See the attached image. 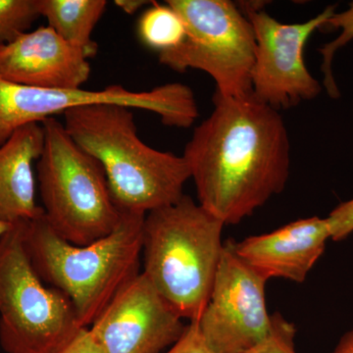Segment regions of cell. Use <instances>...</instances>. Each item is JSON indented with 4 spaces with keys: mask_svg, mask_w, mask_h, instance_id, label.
<instances>
[{
    "mask_svg": "<svg viewBox=\"0 0 353 353\" xmlns=\"http://www.w3.org/2000/svg\"><path fill=\"white\" fill-rule=\"evenodd\" d=\"M214 109L196 128L183 157L202 208L238 225L284 190L290 141L284 118L255 99L214 94Z\"/></svg>",
    "mask_w": 353,
    "mask_h": 353,
    "instance_id": "6da1fadb",
    "label": "cell"
},
{
    "mask_svg": "<svg viewBox=\"0 0 353 353\" xmlns=\"http://www.w3.org/2000/svg\"><path fill=\"white\" fill-rule=\"evenodd\" d=\"M63 116L69 136L101 163L121 212L148 214L182 199L190 179L185 158L143 143L132 109L88 104Z\"/></svg>",
    "mask_w": 353,
    "mask_h": 353,
    "instance_id": "7a4b0ae2",
    "label": "cell"
},
{
    "mask_svg": "<svg viewBox=\"0 0 353 353\" xmlns=\"http://www.w3.org/2000/svg\"><path fill=\"white\" fill-rule=\"evenodd\" d=\"M145 215L122 212L112 233L87 245H72L58 236L44 213L25 221V248L32 266L46 284L69 297L85 328L141 273Z\"/></svg>",
    "mask_w": 353,
    "mask_h": 353,
    "instance_id": "3957f363",
    "label": "cell"
},
{
    "mask_svg": "<svg viewBox=\"0 0 353 353\" xmlns=\"http://www.w3.org/2000/svg\"><path fill=\"white\" fill-rule=\"evenodd\" d=\"M224 226L185 194L145 215L143 273L182 319L199 321L208 305Z\"/></svg>",
    "mask_w": 353,
    "mask_h": 353,
    "instance_id": "277c9868",
    "label": "cell"
},
{
    "mask_svg": "<svg viewBox=\"0 0 353 353\" xmlns=\"http://www.w3.org/2000/svg\"><path fill=\"white\" fill-rule=\"evenodd\" d=\"M44 141L37 162L44 217L58 236L87 245L108 236L122 212L114 201L101 163L69 136L63 123H41Z\"/></svg>",
    "mask_w": 353,
    "mask_h": 353,
    "instance_id": "5b68a950",
    "label": "cell"
},
{
    "mask_svg": "<svg viewBox=\"0 0 353 353\" xmlns=\"http://www.w3.org/2000/svg\"><path fill=\"white\" fill-rule=\"evenodd\" d=\"M85 329L61 290L41 280L24 243V222L0 238V345L7 353H60Z\"/></svg>",
    "mask_w": 353,
    "mask_h": 353,
    "instance_id": "8992f818",
    "label": "cell"
},
{
    "mask_svg": "<svg viewBox=\"0 0 353 353\" xmlns=\"http://www.w3.org/2000/svg\"><path fill=\"white\" fill-rule=\"evenodd\" d=\"M183 18L187 37L175 50L158 54L174 71L201 70L214 80L215 94H252L256 41L248 17L229 0H168Z\"/></svg>",
    "mask_w": 353,
    "mask_h": 353,
    "instance_id": "52a82bcc",
    "label": "cell"
},
{
    "mask_svg": "<svg viewBox=\"0 0 353 353\" xmlns=\"http://www.w3.org/2000/svg\"><path fill=\"white\" fill-rule=\"evenodd\" d=\"M119 104L159 116L165 126L187 129L199 117V106L192 88L168 83L150 90H131L121 85L101 90H60L28 87L0 78V145L26 125L64 114L88 104Z\"/></svg>",
    "mask_w": 353,
    "mask_h": 353,
    "instance_id": "ba28073f",
    "label": "cell"
},
{
    "mask_svg": "<svg viewBox=\"0 0 353 353\" xmlns=\"http://www.w3.org/2000/svg\"><path fill=\"white\" fill-rule=\"evenodd\" d=\"M238 6L250 20L256 41L253 97L278 111L315 99L322 85L308 71L303 50L311 34L322 29L336 6H330L312 19L297 24L279 22L260 2H243Z\"/></svg>",
    "mask_w": 353,
    "mask_h": 353,
    "instance_id": "9c48e42d",
    "label": "cell"
},
{
    "mask_svg": "<svg viewBox=\"0 0 353 353\" xmlns=\"http://www.w3.org/2000/svg\"><path fill=\"white\" fill-rule=\"evenodd\" d=\"M234 241L224 243L208 305L199 326L218 353H241L266 339L273 327L267 310L268 281L243 261Z\"/></svg>",
    "mask_w": 353,
    "mask_h": 353,
    "instance_id": "30bf717a",
    "label": "cell"
},
{
    "mask_svg": "<svg viewBox=\"0 0 353 353\" xmlns=\"http://www.w3.org/2000/svg\"><path fill=\"white\" fill-rule=\"evenodd\" d=\"M185 329L182 318L143 272L119 290L88 328L103 353H162Z\"/></svg>",
    "mask_w": 353,
    "mask_h": 353,
    "instance_id": "8fae6325",
    "label": "cell"
},
{
    "mask_svg": "<svg viewBox=\"0 0 353 353\" xmlns=\"http://www.w3.org/2000/svg\"><path fill=\"white\" fill-rule=\"evenodd\" d=\"M88 60L80 48L41 26L0 48V78L28 87L78 90L90 78Z\"/></svg>",
    "mask_w": 353,
    "mask_h": 353,
    "instance_id": "7c38bea8",
    "label": "cell"
},
{
    "mask_svg": "<svg viewBox=\"0 0 353 353\" xmlns=\"http://www.w3.org/2000/svg\"><path fill=\"white\" fill-rule=\"evenodd\" d=\"M331 240L327 218L313 216L294 221L271 233L234 241L243 261L267 281L285 279L303 283Z\"/></svg>",
    "mask_w": 353,
    "mask_h": 353,
    "instance_id": "4fadbf2b",
    "label": "cell"
},
{
    "mask_svg": "<svg viewBox=\"0 0 353 353\" xmlns=\"http://www.w3.org/2000/svg\"><path fill=\"white\" fill-rule=\"evenodd\" d=\"M43 125L20 128L0 145V220L9 224L43 214L37 203L34 163L43 152Z\"/></svg>",
    "mask_w": 353,
    "mask_h": 353,
    "instance_id": "5bb4252c",
    "label": "cell"
},
{
    "mask_svg": "<svg viewBox=\"0 0 353 353\" xmlns=\"http://www.w3.org/2000/svg\"><path fill=\"white\" fill-rule=\"evenodd\" d=\"M41 17L67 43L80 48L88 59L94 57L99 46L92 41L95 26L101 20L105 0H37Z\"/></svg>",
    "mask_w": 353,
    "mask_h": 353,
    "instance_id": "9a60e30c",
    "label": "cell"
},
{
    "mask_svg": "<svg viewBox=\"0 0 353 353\" xmlns=\"http://www.w3.org/2000/svg\"><path fill=\"white\" fill-rule=\"evenodd\" d=\"M138 32L143 43L159 54L181 46L187 37V28L169 4L152 2L139 18Z\"/></svg>",
    "mask_w": 353,
    "mask_h": 353,
    "instance_id": "2e32d148",
    "label": "cell"
},
{
    "mask_svg": "<svg viewBox=\"0 0 353 353\" xmlns=\"http://www.w3.org/2000/svg\"><path fill=\"white\" fill-rule=\"evenodd\" d=\"M321 30H329V31L341 30V31L338 38L324 44L319 50L322 57L321 71L324 75L323 85L326 88L327 94L331 99H340V90L334 80L332 65H333L336 51L347 46L353 39V1L350 2L347 10L340 13L334 12L326 21Z\"/></svg>",
    "mask_w": 353,
    "mask_h": 353,
    "instance_id": "e0dca14e",
    "label": "cell"
},
{
    "mask_svg": "<svg viewBox=\"0 0 353 353\" xmlns=\"http://www.w3.org/2000/svg\"><path fill=\"white\" fill-rule=\"evenodd\" d=\"M39 17L37 0H0V48L30 31Z\"/></svg>",
    "mask_w": 353,
    "mask_h": 353,
    "instance_id": "ac0fdd59",
    "label": "cell"
},
{
    "mask_svg": "<svg viewBox=\"0 0 353 353\" xmlns=\"http://www.w3.org/2000/svg\"><path fill=\"white\" fill-rule=\"evenodd\" d=\"M296 333V330L292 323L279 313L273 314V327L268 336L241 353H296L294 350Z\"/></svg>",
    "mask_w": 353,
    "mask_h": 353,
    "instance_id": "d6986e66",
    "label": "cell"
},
{
    "mask_svg": "<svg viewBox=\"0 0 353 353\" xmlns=\"http://www.w3.org/2000/svg\"><path fill=\"white\" fill-rule=\"evenodd\" d=\"M331 240L341 241L353 233V199L341 202L327 216Z\"/></svg>",
    "mask_w": 353,
    "mask_h": 353,
    "instance_id": "ffe728a7",
    "label": "cell"
},
{
    "mask_svg": "<svg viewBox=\"0 0 353 353\" xmlns=\"http://www.w3.org/2000/svg\"><path fill=\"white\" fill-rule=\"evenodd\" d=\"M164 353H218L208 345L202 336L197 321L190 322L176 341Z\"/></svg>",
    "mask_w": 353,
    "mask_h": 353,
    "instance_id": "44dd1931",
    "label": "cell"
},
{
    "mask_svg": "<svg viewBox=\"0 0 353 353\" xmlns=\"http://www.w3.org/2000/svg\"><path fill=\"white\" fill-rule=\"evenodd\" d=\"M60 353H103L88 328L83 329L73 341Z\"/></svg>",
    "mask_w": 353,
    "mask_h": 353,
    "instance_id": "7402d4cb",
    "label": "cell"
},
{
    "mask_svg": "<svg viewBox=\"0 0 353 353\" xmlns=\"http://www.w3.org/2000/svg\"><path fill=\"white\" fill-rule=\"evenodd\" d=\"M114 3L116 6L119 7L123 12L132 15V14L138 12L141 7L150 3V1H145V0H116Z\"/></svg>",
    "mask_w": 353,
    "mask_h": 353,
    "instance_id": "603a6c76",
    "label": "cell"
},
{
    "mask_svg": "<svg viewBox=\"0 0 353 353\" xmlns=\"http://www.w3.org/2000/svg\"><path fill=\"white\" fill-rule=\"evenodd\" d=\"M331 353H353V328L341 336Z\"/></svg>",
    "mask_w": 353,
    "mask_h": 353,
    "instance_id": "cb8c5ba5",
    "label": "cell"
},
{
    "mask_svg": "<svg viewBox=\"0 0 353 353\" xmlns=\"http://www.w3.org/2000/svg\"><path fill=\"white\" fill-rule=\"evenodd\" d=\"M12 226L13 224H9V223L0 220V238H2Z\"/></svg>",
    "mask_w": 353,
    "mask_h": 353,
    "instance_id": "d4e9b609",
    "label": "cell"
}]
</instances>
